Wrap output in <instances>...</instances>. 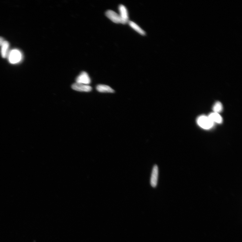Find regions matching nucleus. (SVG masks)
<instances>
[{
	"label": "nucleus",
	"instance_id": "8",
	"mask_svg": "<svg viewBox=\"0 0 242 242\" xmlns=\"http://www.w3.org/2000/svg\"><path fill=\"white\" fill-rule=\"evenodd\" d=\"M96 89L100 92L106 93H114V90L109 86L104 84H99L96 87Z\"/></svg>",
	"mask_w": 242,
	"mask_h": 242
},
{
	"label": "nucleus",
	"instance_id": "13",
	"mask_svg": "<svg viewBox=\"0 0 242 242\" xmlns=\"http://www.w3.org/2000/svg\"><path fill=\"white\" fill-rule=\"evenodd\" d=\"M4 41L3 38L0 37V46H1L2 45V44L3 43Z\"/></svg>",
	"mask_w": 242,
	"mask_h": 242
},
{
	"label": "nucleus",
	"instance_id": "10",
	"mask_svg": "<svg viewBox=\"0 0 242 242\" xmlns=\"http://www.w3.org/2000/svg\"><path fill=\"white\" fill-rule=\"evenodd\" d=\"M128 23L130 25V26L133 30H134L136 31L142 35H144L146 34V33L140 26L135 23L134 22L132 21H130L128 22Z\"/></svg>",
	"mask_w": 242,
	"mask_h": 242
},
{
	"label": "nucleus",
	"instance_id": "3",
	"mask_svg": "<svg viewBox=\"0 0 242 242\" xmlns=\"http://www.w3.org/2000/svg\"><path fill=\"white\" fill-rule=\"evenodd\" d=\"M159 169L158 166L154 165L152 171L150 178V184L153 188H155L158 185Z\"/></svg>",
	"mask_w": 242,
	"mask_h": 242
},
{
	"label": "nucleus",
	"instance_id": "7",
	"mask_svg": "<svg viewBox=\"0 0 242 242\" xmlns=\"http://www.w3.org/2000/svg\"><path fill=\"white\" fill-rule=\"evenodd\" d=\"M72 89L75 91L81 92H88L91 91L92 87L89 85L83 84L75 83L72 85Z\"/></svg>",
	"mask_w": 242,
	"mask_h": 242
},
{
	"label": "nucleus",
	"instance_id": "6",
	"mask_svg": "<svg viewBox=\"0 0 242 242\" xmlns=\"http://www.w3.org/2000/svg\"><path fill=\"white\" fill-rule=\"evenodd\" d=\"M106 16L115 23H122V20L119 14L112 10H108L105 13Z\"/></svg>",
	"mask_w": 242,
	"mask_h": 242
},
{
	"label": "nucleus",
	"instance_id": "12",
	"mask_svg": "<svg viewBox=\"0 0 242 242\" xmlns=\"http://www.w3.org/2000/svg\"><path fill=\"white\" fill-rule=\"evenodd\" d=\"M213 110L214 112L218 113L221 112L223 110V106L221 103L217 102L213 106Z\"/></svg>",
	"mask_w": 242,
	"mask_h": 242
},
{
	"label": "nucleus",
	"instance_id": "5",
	"mask_svg": "<svg viewBox=\"0 0 242 242\" xmlns=\"http://www.w3.org/2000/svg\"><path fill=\"white\" fill-rule=\"evenodd\" d=\"M76 82L78 83L89 85L91 83V80L88 74L86 72L83 71L77 77Z\"/></svg>",
	"mask_w": 242,
	"mask_h": 242
},
{
	"label": "nucleus",
	"instance_id": "11",
	"mask_svg": "<svg viewBox=\"0 0 242 242\" xmlns=\"http://www.w3.org/2000/svg\"><path fill=\"white\" fill-rule=\"evenodd\" d=\"M1 48V55L2 58L7 57V51L9 47V43L7 41L4 40L2 44Z\"/></svg>",
	"mask_w": 242,
	"mask_h": 242
},
{
	"label": "nucleus",
	"instance_id": "2",
	"mask_svg": "<svg viewBox=\"0 0 242 242\" xmlns=\"http://www.w3.org/2000/svg\"><path fill=\"white\" fill-rule=\"evenodd\" d=\"M120 12V16L122 20V23L125 24L129 22V17L127 8L122 4H120L118 7Z\"/></svg>",
	"mask_w": 242,
	"mask_h": 242
},
{
	"label": "nucleus",
	"instance_id": "1",
	"mask_svg": "<svg viewBox=\"0 0 242 242\" xmlns=\"http://www.w3.org/2000/svg\"><path fill=\"white\" fill-rule=\"evenodd\" d=\"M197 123L201 127L205 129H209L213 127V122L208 117L202 115L197 118Z\"/></svg>",
	"mask_w": 242,
	"mask_h": 242
},
{
	"label": "nucleus",
	"instance_id": "9",
	"mask_svg": "<svg viewBox=\"0 0 242 242\" xmlns=\"http://www.w3.org/2000/svg\"><path fill=\"white\" fill-rule=\"evenodd\" d=\"M208 117L214 123L216 122L219 123H221L223 122L222 118L218 113L214 112L211 113L208 116Z\"/></svg>",
	"mask_w": 242,
	"mask_h": 242
},
{
	"label": "nucleus",
	"instance_id": "4",
	"mask_svg": "<svg viewBox=\"0 0 242 242\" xmlns=\"http://www.w3.org/2000/svg\"><path fill=\"white\" fill-rule=\"evenodd\" d=\"M22 55L20 51L17 50H12L9 56V61L12 64H16L19 62L21 60Z\"/></svg>",
	"mask_w": 242,
	"mask_h": 242
}]
</instances>
